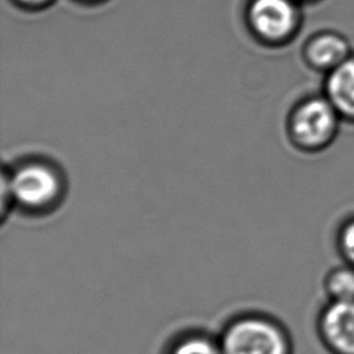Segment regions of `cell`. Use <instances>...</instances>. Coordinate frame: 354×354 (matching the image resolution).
<instances>
[{"label": "cell", "instance_id": "obj_8", "mask_svg": "<svg viewBox=\"0 0 354 354\" xmlns=\"http://www.w3.org/2000/svg\"><path fill=\"white\" fill-rule=\"evenodd\" d=\"M346 53L344 43L332 36H325L315 40L308 48V57L314 64L328 66L336 64Z\"/></svg>", "mask_w": 354, "mask_h": 354}, {"label": "cell", "instance_id": "obj_6", "mask_svg": "<svg viewBox=\"0 0 354 354\" xmlns=\"http://www.w3.org/2000/svg\"><path fill=\"white\" fill-rule=\"evenodd\" d=\"M165 354H224L218 336L202 329H188L176 335Z\"/></svg>", "mask_w": 354, "mask_h": 354}, {"label": "cell", "instance_id": "obj_11", "mask_svg": "<svg viewBox=\"0 0 354 354\" xmlns=\"http://www.w3.org/2000/svg\"><path fill=\"white\" fill-rule=\"evenodd\" d=\"M26 3H39V1H43V0H24Z\"/></svg>", "mask_w": 354, "mask_h": 354}, {"label": "cell", "instance_id": "obj_3", "mask_svg": "<svg viewBox=\"0 0 354 354\" xmlns=\"http://www.w3.org/2000/svg\"><path fill=\"white\" fill-rule=\"evenodd\" d=\"M321 329L333 348L354 354V300H336L321 317Z\"/></svg>", "mask_w": 354, "mask_h": 354}, {"label": "cell", "instance_id": "obj_9", "mask_svg": "<svg viewBox=\"0 0 354 354\" xmlns=\"http://www.w3.org/2000/svg\"><path fill=\"white\" fill-rule=\"evenodd\" d=\"M328 290L336 300H354V272L346 268L333 271L328 279Z\"/></svg>", "mask_w": 354, "mask_h": 354}, {"label": "cell", "instance_id": "obj_5", "mask_svg": "<svg viewBox=\"0 0 354 354\" xmlns=\"http://www.w3.org/2000/svg\"><path fill=\"white\" fill-rule=\"evenodd\" d=\"M256 30L268 39L282 37L293 25V8L288 0H256L250 10Z\"/></svg>", "mask_w": 354, "mask_h": 354}, {"label": "cell", "instance_id": "obj_2", "mask_svg": "<svg viewBox=\"0 0 354 354\" xmlns=\"http://www.w3.org/2000/svg\"><path fill=\"white\" fill-rule=\"evenodd\" d=\"M12 202L29 212H43L55 203L59 194L57 176L41 165H26L8 183Z\"/></svg>", "mask_w": 354, "mask_h": 354}, {"label": "cell", "instance_id": "obj_7", "mask_svg": "<svg viewBox=\"0 0 354 354\" xmlns=\"http://www.w3.org/2000/svg\"><path fill=\"white\" fill-rule=\"evenodd\" d=\"M328 91L333 104L348 115H354V61L340 64L330 75Z\"/></svg>", "mask_w": 354, "mask_h": 354}, {"label": "cell", "instance_id": "obj_4", "mask_svg": "<svg viewBox=\"0 0 354 354\" xmlns=\"http://www.w3.org/2000/svg\"><path fill=\"white\" fill-rule=\"evenodd\" d=\"M333 124L335 115L332 108L322 100H313L297 111L293 129L303 142L317 144L330 134Z\"/></svg>", "mask_w": 354, "mask_h": 354}, {"label": "cell", "instance_id": "obj_10", "mask_svg": "<svg viewBox=\"0 0 354 354\" xmlns=\"http://www.w3.org/2000/svg\"><path fill=\"white\" fill-rule=\"evenodd\" d=\"M342 243L347 256L354 261V223L346 228L342 238Z\"/></svg>", "mask_w": 354, "mask_h": 354}, {"label": "cell", "instance_id": "obj_1", "mask_svg": "<svg viewBox=\"0 0 354 354\" xmlns=\"http://www.w3.org/2000/svg\"><path fill=\"white\" fill-rule=\"evenodd\" d=\"M224 354H292L285 326L261 311H245L231 317L218 335Z\"/></svg>", "mask_w": 354, "mask_h": 354}]
</instances>
